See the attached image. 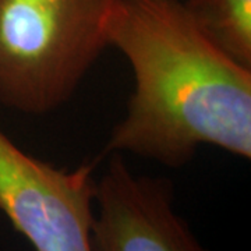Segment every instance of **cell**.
<instances>
[{"label": "cell", "instance_id": "cell-4", "mask_svg": "<svg viewBox=\"0 0 251 251\" xmlns=\"http://www.w3.org/2000/svg\"><path fill=\"white\" fill-rule=\"evenodd\" d=\"M95 180L91 251H200L190 225L175 211V186L165 176H137L120 152Z\"/></svg>", "mask_w": 251, "mask_h": 251}, {"label": "cell", "instance_id": "cell-5", "mask_svg": "<svg viewBox=\"0 0 251 251\" xmlns=\"http://www.w3.org/2000/svg\"><path fill=\"white\" fill-rule=\"evenodd\" d=\"M201 29L234 60L251 67V0H183Z\"/></svg>", "mask_w": 251, "mask_h": 251}, {"label": "cell", "instance_id": "cell-2", "mask_svg": "<svg viewBox=\"0 0 251 251\" xmlns=\"http://www.w3.org/2000/svg\"><path fill=\"white\" fill-rule=\"evenodd\" d=\"M119 0H0V103L28 116L66 105L108 48Z\"/></svg>", "mask_w": 251, "mask_h": 251}, {"label": "cell", "instance_id": "cell-3", "mask_svg": "<svg viewBox=\"0 0 251 251\" xmlns=\"http://www.w3.org/2000/svg\"><path fill=\"white\" fill-rule=\"evenodd\" d=\"M95 162L56 168L0 131V211L38 251H91Z\"/></svg>", "mask_w": 251, "mask_h": 251}, {"label": "cell", "instance_id": "cell-1", "mask_svg": "<svg viewBox=\"0 0 251 251\" xmlns=\"http://www.w3.org/2000/svg\"><path fill=\"white\" fill-rule=\"evenodd\" d=\"M108 46L134 88L102 155L128 152L180 169L202 145L251 158V67L224 52L183 0H119Z\"/></svg>", "mask_w": 251, "mask_h": 251}]
</instances>
